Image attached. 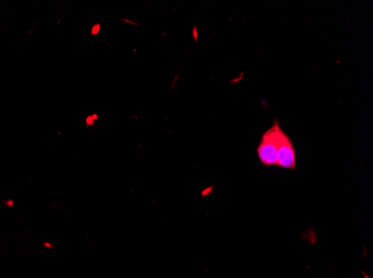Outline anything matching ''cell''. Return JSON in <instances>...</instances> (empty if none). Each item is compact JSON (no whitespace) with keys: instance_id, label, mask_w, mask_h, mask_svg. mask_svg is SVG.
Wrapping results in <instances>:
<instances>
[{"instance_id":"7a4b0ae2","label":"cell","mask_w":373,"mask_h":278,"mask_svg":"<svg viewBox=\"0 0 373 278\" xmlns=\"http://www.w3.org/2000/svg\"><path fill=\"white\" fill-rule=\"evenodd\" d=\"M277 166L285 169H296V151L285 132H283L280 138Z\"/></svg>"},{"instance_id":"6da1fadb","label":"cell","mask_w":373,"mask_h":278,"mask_svg":"<svg viewBox=\"0 0 373 278\" xmlns=\"http://www.w3.org/2000/svg\"><path fill=\"white\" fill-rule=\"evenodd\" d=\"M283 130L277 119L274 120L272 127L262 136V141L257 147V156L264 166H277L278 145Z\"/></svg>"}]
</instances>
